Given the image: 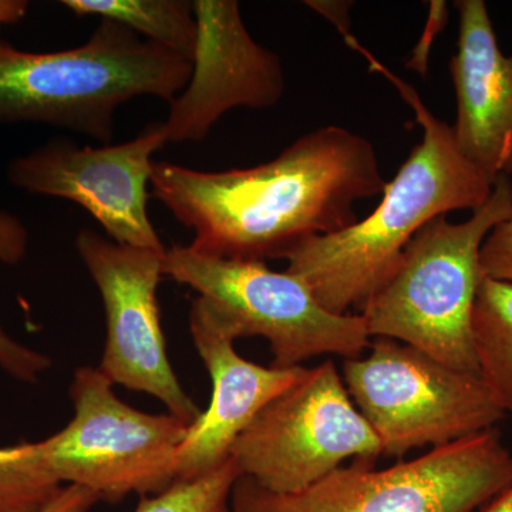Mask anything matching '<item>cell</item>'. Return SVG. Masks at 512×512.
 Here are the masks:
<instances>
[{
    "label": "cell",
    "instance_id": "obj_1",
    "mask_svg": "<svg viewBox=\"0 0 512 512\" xmlns=\"http://www.w3.org/2000/svg\"><path fill=\"white\" fill-rule=\"evenodd\" d=\"M386 184L373 144L340 126L303 134L255 167L210 173L154 161L150 181L153 197L194 231V251L264 262L356 224L357 202Z\"/></svg>",
    "mask_w": 512,
    "mask_h": 512
},
{
    "label": "cell",
    "instance_id": "obj_24",
    "mask_svg": "<svg viewBox=\"0 0 512 512\" xmlns=\"http://www.w3.org/2000/svg\"><path fill=\"white\" fill-rule=\"evenodd\" d=\"M99 501V495L89 488L66 485L42 512H90Z\"/></svg>",
    "mask_w": 512,
    "mask_h": 512
},
{
    "label": "cell",
    "instance_id": "obj_5",
    "mask_svg": "<svg viewBox=\"0 0 512 512\" xmlns=\"http://www.w3.org/2000/svg\"><path fill=\"white\" fill-rule=\"evenodd\" d=\"M512 484V453L495 429L377 470L355 460L298 493L241 476L229 512H473Z\"/></svg>",
    "mask_w": 512,
    "mask_h": 512
},
{
    "label": "cell",
    "instance_id": "obj_19",
    "mask_svg": "<svg viewBox=\"0 0 512 512\" xmlns=\"http://www.w3.org/2000/svg\"><path fill=\"white\" fill-rule=\"evenodd\" d=\"M52 366L45 353L29 348L0 326V369L19 382L36 383Z\"/></svg>",
    "mask_w": 512,
    "mask_h": 512
},
{
    "label": "cell",
    "instance_id": "obj_6",
    "mask_svg": "<svg viewBox=\"0 0 512 512\" xmlns=\"http://www.w3.org/2000/svg\"><path fill=\"white\" fill-rule=\"evenodd\" d=\"M163 275L208 299L235 338L268 340L272 367L291 369L322 355L357 359L369 349L362 316L329 312L301 278L272 271L264 261L215 258L174 245L163 256Z\"/></svg>",
    "mask_w": 512,
    "mask_h": 512
},
{
    "label": "cell",
    "instance_id": "obj_11",
    "mask_svg": "<svg viewBox=\"0 0 512 512\" xmlns=\"http://www.w3.org/2000/svg\"><path fill=\"white\" fill-rule=\"evenodd\" d=\"M164 146L158 124L103 147L55 138L10 161L6 177L19 190L80 205L116 244L165 252L147 210L153 156Z\"/></svg>",
    "mask_w": 512,
    "mask_h": 512
},
{
    "label": "cell",
    "instance_id": "obj_14",
    "mask_svg": "<svg viewBox=\"0 0 512 512\" xmlns=\"http://www.w3.org/2000/svg\"><path fill=\"white\" fill-rule=\"evenodd\" d=\"M457 50L450 72L456 93L453 131L461 153L493 183L512 180V52L498 46L484 0H457Z\"/></svg>",
    "mask_w": 512,
    "mask_h": 512
},
{
    "label": "cell",
    "instance_id": "obj_3",
    "mask_svg": "<svg viewBox=\"0 0 512 512\" xmlns=\"http://www.w3.org/2000/svg\"><path fill=\"white\" fill-rule=\"evenodd\" d=\"M191 70V60L107 19L82 46L57 52L0 39V123L67 128L106 146L120 106L141 96L170 104Z\"/></svg>",
    "mask_w": 512,
    "mask_h": 512
},
{
    "label": "cell",
    "instance_id": "obj_10",
    "mask_svg": "<svg viewBox=\"0 0 512 512\" xmlns=\"http://www.w3.org/2000/svg\"><path fill=\"white\" fill-rule=\"evenodd\" d=\"M74 245L106 313L101 373L113 384L156 397L190 427L202 410L175 375L161 328L157 289L165 252L116 244L92 229H80Z\"/></svg>",
    "mask_w": 512,
    "mask_h": 512
},
{
    "label": "cell",
    "instance_id": "obj_9",
    "mask_svg": "<svg viewBox=\"0 0 512 512\" xmlns=\"http://www.w3.org/2000/svg\"><path fill=\"white\" fill-rule=\"evenodd\" d=\"M379 456L382 444L328 360L266 404L229 457L266 490L298 493L349 458L376 463Z\"/></svg>",
    "mask_w": 512,
    "mask_h": 512
},
{
    "label": "cell",
    "instance_id": "obj_7",
    "mask_svg": "<svg viewBox=\"0 0 512 512\" xmlns=\"http://www.w3.org/2000/svg\"><path fill=\"white\" fill-rule=\"evenodd\" d=\"M369 349V355L343 362L342 379L384 456L448 446L504 419L480 376L389 338H373Z\"/></svg>",
    "mask_w": 512,
    "mask_h": 512
},
{
    "label": "cell",
    "instance_id": "obj_22",
    "mask_svg": "<svg viewBox=\"0 0 512 512\" xmlns=\"http://www.w3.org/2000/svg\"><path fill=\"white\" fill-rule=\"evenodd\" d=\"M29 232L16 215L0 210V262L18 265L28 254Z\"/></svg>",
    "mask_w": 512,
    "mask_h": 512
},
{
    "label": "cell",
    "instance_id": "obj_12",
    "mask_svg": "<svg viewBox=\"0 0 512 512\" xmlns=\"http://www.w3.org/2000/svg\"><path fill=\"white\" fill-rule=\"evenodd\" d=\"M191 77L158 123L167 144L200 143L234 109L266 110L285 93L281 59L248 32L237 0H194Z\"/></svg>",
    "mask_w": 512,
    "mask_h": 512
},
{
    "label": "cell",
    "instance_id": "obj_13",
    "mask_svg": "<svg viewBox=\"0 0 512 512\" xmlns=\"http://www.w3.org/2000/svg\"><path fill=\"white\" fill-rule=\"evenodd\" d=\"M192 343L211 377V402L188 427L178 450L177 480H197L229 460L231 448L262 409L305 376L303 366L264 367L234 348V332L208 299L191 305Z\"/></svg>",
    "mask_w": 512,
    "mask_h": 512
},
{
    "label": "cell",
    "instance_id": "obj_2",
    "mask_svg": "<svg viewBox=\"0 0 512 512\" xmlns=\"http://www.w3.org/2000/svg\"><path fill=\"white\" fill-rule=\"evenodd\" d=\"M362 50V49H360ZM373 72L392 82L412 107L423 138L363 221L302 242L285 256L286 271L311 288L320 305L346 315L386 284L404 249L424 225L458 210H477L494 183L458 147L453 126L434 116L409 83L363 47Z\"/></svg>",
    "mask_w": 512,
    "mask_h": 512
},
{
    "label": "cell",
    "instance_id": "obj_4",
    "mask_svg": "<svg viewBox=\"0 0 512 512\" xmlns=\"http://www.w3.org/2000/svg\"><path fill=\"white\" fill-rule=\"evenodd\" d=\"M512 212V180L500 177L490 197L463 222L447 215L424 225L392 276L362 305L370 338H389L440 363L480 376L473 313L483 282L485 238Z\"/></svg>",
    "mask_w": 512,
    "mask_h": 512
},
{
    "label": "cell",
    "instance_id": "obj_16",
    "mask_svg": "<svg viewBox=\"0 0 512 512\" xmlns=\"http://www.w3.org/2000/svg\"><path fill=\"white\" fill-rule=\"evenodd\" d=\"M480 377L504 413L512 412V282L484 278L473 313Z\"/></svg>",
    "mask_w": 512,
    "mask_h": 512
},
{
    "label": "cell",
    "instance_id": "obj_15",
    "mask_svg": "<svg viewBox=\"0 0 512 512\" xmlns=\"http://www.w3.org/2000/svg\"><path fill=\"white\" fill-rule=\"evenodd\" d=\"M79 18L113 20L148 42L191 60L197 43V19L187 0H63Z\"/></svg>",
    "mask_w": 512,
    "mask_h": 512
},
{
    "label": "cell",
    "instance_id": "obj_25",
    "mask_svg": "<svg viewBox=\"0 0 512 512\" xmlns=\"http://www.w3.org/2000/svg\"><path fill=\"white\" fill-rule=\"evenodd\" d=\"M28 0H0V26L13 25L28 15Z\"/></svg>",
    "mask_w": 512,
    "mask_h": 512
},
{
    "label": "cell",
    "instance_id": "obj_20",
    "mask_svg": "<svg viewBox=\"0 0 512 512\" xmlns=\"http://www.w3.org/2000/svg\"><path fill=\"white\" fill-rule=\"evenodd\" d=\"M480 265L484 278L512 282V212L485 238Z\"/></svg>",
    "mask_w": 512,
    "mask_h": 512
},
{
    "label": "cell",
    "instance_id": "obj_8",
    "mask_svg": "<svg viewBox=\"0 0 512 512\" xmlns=\"http://www.w3.org/2000/svg\"><path fill=\"white\" fill-rule=\"evenodd\" d=\"M113 386L99 367L74 372L73 419L40 441L47 467L60 483L89 488L107 503L164 493L178 481V450L188 426L170 413L134 409Z\"/></svg>",
    "mask_w": 512,
    "mask_h": 512
},
{
    "label": "cell",
    "instance_id": "obj_21",
    "mask_svg": "<svg viewBox=\"0 0 512 512\" xmlns=\"http://www.w3.org/2000/svg\"><path fill=\"white\" fill-rule=\"evenodd\" d=\"M448 18H450V13H448L447 2L431 0L426 29H424L417 45L413 47L409 59L406 60L407 69L419 73L420 76H426L429 72L431 47H433L436 37L446 29Z\"/></svg>",
    "mask_w": 512,
    "mask_h": 512
},
{
    "label": "cell",
    "instance_id": "obj_18",
    "mask_svg": "<svg viewBox=\"0 0 512 512\" xmlns=\"http://www.w3.org/2000/svg\"><path fill=\"white\" fill-rule=\"evenodd\" d=\"M241 477L231 457L208 476L177 481L164 493L141 497L134 512H229L232 488Z\"/></svg>",
    "mask_w": 512,
    "mask_h": 512
},
{
    "label": "cell",
    "instance_id": "obj_17",
    "mask_svg": "<svg viewBox=\"0 0 512 512\" xmlns=\"http://www.w3.org/2000/svg\"><path fill=\"white\" fill-rule=\"evenodd\" d=\"M62 488L40 441L0 448V512H42Z\"/></svg>",
    "mask_w": 512,
    "mask_h": 512
},
{
    "label": "cell",
    "instance_id": "obj_26",
    "mask_svg": "<svg viewBox=\"0 0 512 512\" xmlns=\"http://www.w3.org/2000/svg\"><path fill=\"white\" fill-rule=\"evenodd\" d=\"M481 512H512V484L485 505Z\"/></svg>",
    "mask_w": 512,
    "mask_h": 512
},
{
    "label": "cell",
    "instance_id": "obj_23",
    "mask_svg": "<svg viewBox=\"0 0 512 512\" xmlns=\"http://www.w3.org/2000/svg\"><path fill=\"white\" fill-rule=\"evenodd\" d=\"M306 6L315 10L318 15L328 19L340 36L345 40L346 45L355 42L356 37L352 32V20H350V9L355 3L352 0H306Z\"/></svg>",
    "mask_w": 512,
    "mask_h": 512
}]
</instances>
